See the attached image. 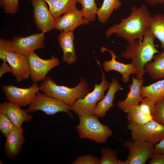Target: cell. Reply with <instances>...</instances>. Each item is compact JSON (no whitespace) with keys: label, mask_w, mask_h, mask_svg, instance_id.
<instances>
[{"label":"cell","mask_w":164,"mask_h":164,"mask_svg":"<svg viewBox=\"0 0 164 164\" xmlns=\"http://www.w3.org/2000/svg\"><path fill=\"white\" fill-rule=\"evenodd\" d=\"M131 12L127 18L121 19V22L108 29L105 32L106 38L113 34L119 38L126 40L130 44L135 39L142 41L149 30L152 16L146 5L143 4L140 7H131Z\"/></svg>","instance_id":"obj_1"},{"label":"cell","mask_w":164,"mask_h":164,"mask_svg":"<svg viewBox=\"0 0 164 164\" xmlns=\"http://www.w3.org/2000/svg\"><path fill=\"white\" fill-rule=\"evenodd\" d=\"M155 38L149 29L142 41L134 40L126 46L125 50L121 53L122 57L132 60L131 63L136 70V78L138 80L143 79L144 75L147 72L145 65L150 62L155 54L160 53L154 43Z\"/></svg>","instance_id":"obj_2"},{"label":"cell","mask_w":164,"mask_h":164,"mask_svg":"<svg viewBox=\"0 0 164 164\" xmlns=\"http://www.w3.org/2000/svg\"><path fill=\"white\" fill-rule=\"evenodd\" d=\"M39 90L43 93L60 101L72 107L78 100L83 98L90 92L89 85L84 78L73 88L59 86L52 77L46 76L39 86Z\"/></svg>","instance_id":"obj_3"},{"label":"cell","mask_w":164,"mask_h":164,"mask_svg":"<svg viewBox=\"0 0 164 164\" xmlns=\"http://www.w3.org/2000/svg\"><path fill=\"white\" fill-rule=\"evenodd\" d=\"M79 123L76 127L80 139H89L98 143H105L112 135L111 129L101 123L94 114L78 115Z\"/></svg>","instance_id":"obj_4"},{"label":"cell","mask_w":164,"mask_h":164,"mask_svg":"<svg viewBox=\"0 0 164 164\" xmlns=\"http://www.w3.org/2000/svg\"><path fill=\"white\" fill-rule=\"evenodd\" d=\"M102 80L100 84H96L92 91L83 98L78 100L71 107V110L78 115L93 114L97 103L104 97L105 91L110 87L111 83L108 81L102 70Z\"/></svg>","instance_id":"obj_5"},{"label":"cell","mask_w":164,"mask_h":164,"mask_svg":"<svg viewBox=\"0 0 164 164\" xmlns=\"http://www.w3.org/2000/svg\"><path fill=\"white\" fill-rule=\"evenodd\" d=\"M128 123L127 128L133 141L140 140L154 145L164 138V126L153 119L140 125Z\"/></svg>","instance_id":"obj_6"},{"label":"cell","mask_w":164,"mask_h":164,"mask_svg":"<svg viewBox=\"0 0 164 164\" xmlns=\"http://www.w3.org/2000/svg\"><path fill=\"white\" fill-rule=\"evenodd\" d=\"M71 110V107L63 102L39 91L26 111L28 112H34L40 110L49 115L64 112L73 118V115L70 111Z\"/></svg>","instance_id":"obj_7"},{"label":"cell","mask_w":164,"mask_h":164,"mask_svg":"<svg viewBox=\"0 0 164 164\" xmlns=\"http://www.w3.org/2000/svg\"><path fill=\"white\" fill-rule=\"evenodd\" d=\"M154 145L145 141H126L123 145L129 151L127 159L120 160V164H145L154 153Z\"/></svg>","instance_id":"obj_8"},{"label":"cell","mask_w":164,"mask_h":164,"mask_svg":"<svg viewBox=\"0 0 164 164\" xmlns=\"http://www.w3.org/2000/svg\"><path fill=\"white\" fill-rule=\"evenodd\" d=\"M2 90L9 102L23 107L31 103L39 91V87L36 83H34L31 87L27 88L4 85Z\"/></svg>","instance_id":"obj_9"},{"label":"cell","mask_w":164,"mask_h":164,"mask_svg":"<svg viewBox=\"0 0 164 164\" xmlns=\"http://www.w3.org/2000/svg\"><path fill=\"white\" fill-rule=\"evenodd\" d=\"M27 58L29 65L30 76L33 83L43 81L48 72L60 63L58 58L54 56L50 59H43L34 52L29 54Z\"/></svg>","instance_id":"obj_10"},{"label":"cell","mask_w":164,"mask_h":164,"mask_svg":"<svg viewBox=\"0 0 164 164\" xmlns=\"http://www.w3.org/2000/svg\"><path fill=\"white\" fill-rule=\"evenodd\" d=\"M33 17L37 29L45 33L54 29L56 19L44 0H31Z\"/></svg>","instance_id":"obj_11"},{"label":"cell","mask_w":164,"mask_h":164,"mask_svg":"<svg viewBox=\"0 0 164 164\" xmlns=\"http://www.w3.org/2000/svg\"><path fill=\"white\" fill-rule=\"evenodd\" d=\"M45 33H34L26 37L18 36L12 40L14 51L27 56L37 49L45 46Z\"/></svg>","instance_id":"obj_12"},{"label":"cell","mask_w":164,"mask_h":164,"mask_svg":"<svg viewBox=\"0 0 164 164\" xmlns=\"http://www.w3.org/2000/svg\"><path fill=\"white\" fill-rule=\"evenodd\" d=\"M5 53L6 54L7 62L17 82L29 78L30 70L27 57L15 52L13 48L9 50Z\"/></svg>","instance_id":"obj_13"},{"label":"cell","mask_w":164,"mask_h":164,"mask_svg":"<svg viewBox=\"0 0 164 164\" xmlns=\"http://www.w3.org/2000/svg\"><path fill=\"white\" fill-rule=\"evenodd\" d=\"M90 22L86 19L83 12L77 8L72 9L63 15L56 19L54 29L61 31L73 32L75 29L82 24H87Z\"/></svg>","instance_id":"obj_14"},{"label":"cell","mask_w":164,"mask_h":164,"mask_svg":"<svg viewBox=\"0 0 164 164\" xmlns=\"http://www.w3.org/2000/svg\"><path fill=\"white\" fill-rule=\"evenodd\" d=\"M132 79V83L129 86L130 90L127 94L126 98L123 101H118L117 104L118 107L127 114L132 108L138 105L143 98L141 88L144 79L139 80L133 76Z\"/></svg>","instance_id":"obj_15"},{"label":"cell","mask_w":164,"mask_h":164,"mask_svg":"<svg viewBox=\"0 0 164 164\" xmlns=\"http://www.w3.org/2000/svg\"><path fill=\"white\" fill-rule=\"evenodd\" d=\"M106 51L110 53L111 59L110 61H105L103 62L102 65L104 70L106 72L112 70L118 72L122 75L123 82H128L129 80L130 74L136 73V70L135 68L131 63L125 64L116 61V59L117 56L112 50H108L104 46L101 47V53Z\"/></svg>","instance_id":"obj_16"},{"label":"cell","mask_w":164,"mask_h":164,"mask_svg":"<svg viewBox=\"0 0 164 164\" xmlns=\"http://www.w3.org/2000/svg\"><path fill=\"white\" fill-rule=\"evenodd\" d=\"M20 107L9 101L0 104V112L6 115L15 127H21L24 121L29 122L33 118L26 110H22Z\"/></svg>","instance_id":"obj_17"},{"label":"cell","mask_w":164,"mask_h":164,"mask_svg":"<svg viewBox=\"0 0 164 164\" xmlns=\"http://www.w3.org/2000/svg\"><path fill=\"white\" fill-rule=\"evenodd\" d=\"M5 150L6 156L10 159L15 158L21 150L25 142L22 128L15 127L6 137Z\"/></svg>","instance_id":"obj_18"},{"label":"cell","mask_w":164,"mask_h":164,"mask_svg":"<svg viewBox=\"0 0 164 164\" xmlns=\"http://www.w3.org/2000/svg\"><path fill=\"white\" fill-rule=\"evenodd\" d=\"M122 89V86L115 78H113L110 86L103 99L97 103L94 114L98 118H103L110 108L114 106L113 101L115 93Z\"/></svg>","instance_id":"obj_19"},{"label":"cell","mask_w":164,"mask_h":164,"mask_svg":"<svg viewBox=\"0 0 164 164\" xmlns=\"http://www.w3.org/2000/svg\"><path fill=\"white\" fill-rule=\"evenodd\" d=\"M74 39L73 32L67 31H61L58 37V42L63 53V61L69 64L75 62L77 59Z\"/></svg>","instance_id":"obj_20"},{"label":"cell","mask_w":164,"mask_h":164,"mask_svg":"<svg viewBox=\"0 0 164 164\" xmlns=\"http://www.w3.org/2000/svg\"><path fill=\"white\" fill-rule=\"evenodd\" d=\"M141 93L143 98L147 97L156 104L164 97V79L148 86H142Z\"/></svg>","instance_id":"obj_21"},{"label":"cell","mask_w":164,"mask_h":164,"mask_svg":"<svg viewBox=\"0 0 164 164\" xmlns=\"http://www.w3.org/2000/svg\"><path fill=\"white\" fill-rule=\"evenodd\" d=\"M152 62L147 63L145 70L153 80L164 78V53H159L155 55Z\"/></svg>","instance_id":"obj_22"},{"label":"cell","mask_w":164,"mask_h":164,"mask_svg":"<svg viewBox=\"0 0 164 164\" xmlns=\"http://www.w3.org/2000/svg\"><path fill=\"white\" fill-rule=\"evenodd\" d=\"M48 4L51 14L56 19L64 14L70 9L77 8V0H44Z\"/></svg>","instance_id":"obj_23"},{"label":"cell","mask_w":164,"mask_h":164,"mask_svg":"<svg viewBox=\"0 0 164 164\" xmlns=\"http://www.w3.org/2000/svg\"><path fill=\"white\" fill-rule=\"evenodd\" d=\"M119 0H104L101 7L98 9L97 15L98 19L101 23L108 20L114 10H117L121 5Z\"/></svg>","instance_id":"obj_24"},{"label":"cell","mask_w":164,"mask_h":164,"mask_svg":"<svg viewBox=\"0 0 164 164\" xmlns=\"http://www.w3.org/2000/svg\"><path fill=\"white\" fill-rule=\"evenodd\" d=\"M150 30L161 43L160 47L164 53V15L155 14L152 16Z\"/></svg>","instance_id":"obj_25"},{"label":"cell","mask_w":164,"mask_h":164,"mask_svg":"<svg viewBox=\"0 0 164 164\" xmlns=\"http://www.w3.org/2000/svg\"><path fill=\"white\" fill-rule=\"evenodd\" d=\"M82 6L81 11L84 17L90 22L94 21L98 9L95 0H77Z\"/></svg>","instance_id":"obj_26"},{"label":"cell","mask_w":164,"mask_h":164,"mask_svg":"<svg viewBox=\"0 0 164 164\" xmlns=\"http://www.w3.org/2000/svg\"><path fill=\"white\" fill-rule=\"evenodd\" d=\"M127 114L128 122L138 125L144 124L152 119V116H146L141 112L139 105L132 108Z\"/></svg>","instance_id":"obj_27"},{"label":"cell","mask_w":164,"mask_h":164,"mask_svg":"<svg viewBox=\"0 0 164 164\" xmlns=\"http://www.w3.org/2000/svg\"><path fill=\"white\" fill-rule=\"evenodd\" d=\"M101 157L99 164H120L117 157V152L109 147L101 149Z\"/></svg>","instance_id":"obj_28"},{"label":"cell","mask_w":164,"mask_h":164,"mask_svg":"<svg viewBox=\"0 0 164 164\" xmlns=\"http://www.w3.org/2000/svg\"><path fill=\"white\" fill-rule=\"evenodd\" d=\"M152 119L164 126V97L155 104Z\"/></svg>","instance_id":"obj_29"},{"label":"cell","mask_w":164,"mask_h":164,"mask_svg":"<svg viewBox=\"0 0 164 164\" xmlns=\"http://www.w3.org/2000/svg\"><path fill=\"white\" fill-rule=\"evenodd\" d=\"M15 127L6 115L0 112V130L6 137Z\"/></svg>","instance_id":"obj_30"},{"label":"cell","mask_w":164,"mask_h":164,"mask_svg":"<svg viewBox=\"0 0 164 164\" xmlns=\"http://www.w3.org/2000/svg\"><path fill=\"white\" fill-rule=\"evenodd\" d=\"M0 5L7 14L14 15L19 9L18 0H0Z\"/></svg>","instance_id":"obj_31"},{"label":"cell","mask_w":164,"mask_h":164,"mask_svg":"<svg viewBox=\"0 0 164 164\" xmlns=\"http://www.w3.org/2000/svg\"><path fill=\"white\" fill-rule=\"evenodd\" d=\"M155 104L147 97L143 98L139 105L140 109L145 115L152 116L155 107Z\"/></svg>","instance_id":"obj_32"},{"label":"cell","mask_w":164,"mask_h":164,"mask_svg":"<svg viewBox=\"0 0 164 164\" xmlns=\"http://www.w3.org/2000/svg\"><path fill=\"white\" fill-rule=\"evenodd\" d=\"M99 159L91 154L80 156L72 163L73 164H99Z\"/></svg>","instance_id":"obj_33"},{"label":"cell","mask_w":164,"mask_h":164,"mask_svg":"<svg viewBox=\"0 0 164 164\" xmlns=\"http://www.w3.org/2000/svg\"><path fill=\"white\" fill-rule=\"evenodd\" d=\"M149 162V164H164V154L154 153Z\"/></svg>","instance_id":"obj_34"},{"label":"cell","mask_w":164,"mask_h":164,"mask_svg":"<svg viewBox=\"0 0 164 164\" xmlns=\"http://www.w3.org/2000/svg\"><path fill=\"white\" fill-rule=\"evenodd\" d=\"M154 153L164 154V138L154 146Z\"/></svg>","instance_id":"obj_35"},{"label":"cell","mask_w":164,"mask_h":164,"mask_svg":"<svg viewBox=\"0 0 164 164\" xmlns=\"http://www.w3.org/2000/svg\"><path fill=\"white\" fill-rule=\"evenodd\" d=\"M147 4L152 6H156L157 4H162L164 0H144Z\"/></svg>","instance_id":"obj_36"}]
</instances>
